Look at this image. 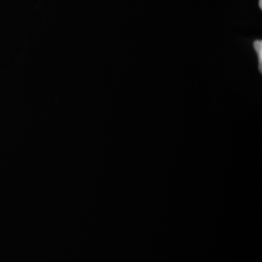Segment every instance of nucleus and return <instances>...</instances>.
Listing matches in <instances>:
<instances>
[{
  "instance_id": "obj_1",
  "label": "nucleus",
  "mask_w": 262,
  "mask_h": 262,
  "mask_svg": "<svg viewBox=\"0 0 262 262\" xmlns=\"http://www.w3.org/2000/svg\"><path fill=\"white\" fill-rule=\"evenodd\" d=\"M253 47L256 52V55L258 57V69L259 72H262V42L261 40H256L253 43Z\"/></svg>"
},
{
  "instance_id": "obj_2",
  "label": "nucleus",
  "mask_w": 262,
  "mask_h": 262,
  "mask_svg": "<svg viewBox=\"0 0 262 262\" xmlns=\"http://www.w3.org/2000/svg\"><path fill=\"white\" fill-rule=\"evenodd\" d=\"M259 8H262V0H259Z\"/></svg>"
}]
</instances>
